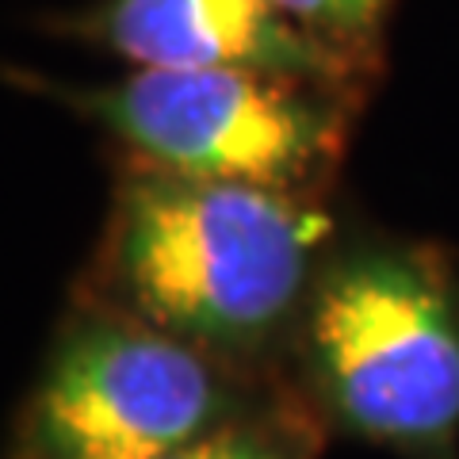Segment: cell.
Returning a JSON list of instances; mask_svg holds the SVG:
<instances>
[{"mask_svg":"<svg viewBox=\"0 0 459 459\" xmlns=\"http://www.w3.org/2000/svg\"><path fill=\"white\" fill-rule=\"evenodd\" d=\"M314 448H318V429L299 418L291 406H246L230 421L161 459H314Z\"/></svg>","mask_w":459,"mask_h":459,"instance_id":"8992f818","label":"cell"},{"mask_svg":"<svg viewBox=\"0 0 459 459\" xmlns=\"http://www.w3.org/2000/svg\"><path fill=\"white\" fill-rule=\"evenodd\" d=\"M69 100L146 165L192 180L322 192L349 134L352 92L261 69H157Z\"/></svg>","mask_w":459,"mask_h":459,"instance_id":"3957f363","label":"cell"},{"mask_svg":"<svg viewBox=\"0 0 459 459\" xmlns=\"http://www.w3.org/2000/svg\"><path fill=\"white\" fill-rule=\"evenodd\" d=\"M89 35L131 65L261 69L360 92L371 74L356 57L299 27L276 0H108Z\"/></svg>","mask_w":459,"mask_h":459,"instance_id":"5b68a950","label":"cell"},{"mask_svg":"<svg viewBox=\"0 0 459 459\" xmlns=\"http://www.w3.org/2000/svg\"><path fill=\"white\" fill-rule=\"evenodd\" d=\"M314 195L126 165L84 299L249 364L318 280L333 222Z\"/></svg>","mask_w":459,"mask_h":459,"instance_id":"6da1fadb","label":"cell"},{"mask_svg":"<svg viewBox=\"0 0 459 459\" xmlns=\"http://www.w3.org/2000/svg\"><path fill=\"white\" fill-rule=\"evenodd\" d=\"M276 8L329 47L356 57L371 74L379 69L383 31L394 0H276Z\"/></svg>","mask_w":459,"mask_h":459,"instance_id":"52a82bcc","label":"cell"},{"mask_svg":"<svg viewBox=\"0 0 459 459\" xmlns=\"http://www.w3.org/2000/svg\"><path fill=\"white\" fill-rule=\"evenodd\" d=\"M299 337L318 402L341 429L410 459H452L459 291L440 256L398 241L329 253Z\"/></svg>","mask_w":459,"mask_h":459,"instance_id":"7a4b0ae2","label":"cell"},{"mask_svg":"<svg viewBox=\"0 0 459 459\" xmlns=\"http://www.w3.org/2000/svg\"><path fill=\"white\" fill-rule=\"evenodd\" d=\"M241 364L81 299L27 394L8 459H161L246 410Z\"/></svg>","mask_w":459,"mask_h":459,"instance_id":"277c9868","label":"cell"}]
</instances>
